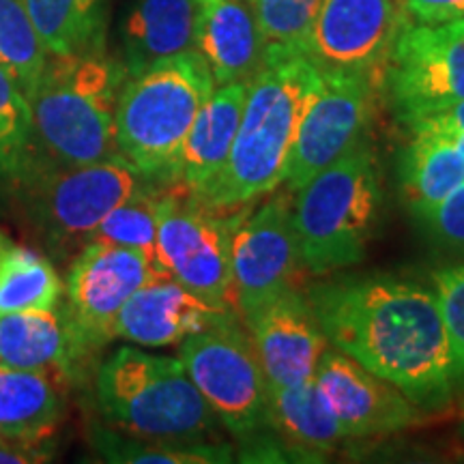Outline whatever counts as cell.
I'll return each instance as SVG.
<instances>
[{
  "label": "cell",
  "instance_id": "44dd1931",
  "mask_svg": "<svg viewBox=\"0 0 464 464\" xmlns=\"http://www.w3.org/2000/svg\"><path fill=\"white\" fill-rule=\"evenodd\" d=\"M198 0H136L123 24V67L127 75L196 50Z\"/></svg>",
  "mask_w": 464,
  "mask_h": 464
},
{
  "label": "cell",
  "instance_id": "f1b7e54d",
  "mask_svg": "<svg viewBox=\"0 0 464 464\" xmlns=\"http://www.w3.org/2000/svg\"><path fill=\"white\" fill-rule=\"evenodd\" d=\"M48 50L28 14L26 0H0V67L28 97L48 63Z\"/></svg>",
  "mask_w": 464,
  "mask_h": 464
},
{
  "label": "cell",
  "instance_id": "d4e9b609",
  "mask_svg": "<svg viewBox=\"0 0 464 464\" xmlns=\"http://www.w3.org/2000/svg\"><path fill=\"white\" fill-rule=\"evenodd\" d=\"M63 290L48 258L0 232V314L52 310L61 304Z\"/></svg>",
  "mask_w": 464,
  "mask_h": 464
},
{
  "label": "cell",
  "instance_id": "603a6c76",
  "mask_svg": "<svg viewBox=\"0 0 464 464\" xmlns=\"http://www.w3.org/2000/svg\"><path fill=\"white\" fill-rule=\"evenodd\" d=\"M400 161V183L411 213L426 211L464 183V158L448 136L413 131Z\"/></svg>",
  "mask_w": 464,
  "mask_h": 464
},
{
  "label": "cell",
  "instance_id": "f546056e",
  "mask_svg": "<svg viewBox=\"0 0 464 464\" xmlns=\"http://www.w3.org/2000/svg\"><path fill=\"white\" fill-rule=\"evenodd\" d=\"M160 196V191H153L147 183H142V188L131 198L108 213V218L91 235V241L140 249L158 263L155 246H158Z\"/></svg>",
  "mask_w": 464,
  "mask_h": 464
},
{
  "label": "cell",
  "instance_id": "9a60e30c",
  "mask_svg": "<svg viewBox=\"0 0 464 464\" xmlns=\"http://www.w3.org/2000/svg\"><path fill=\"white\" fill-rule=\"evenodd\" d=\"M314 382L346 439L385 437L406 430L421 415L396 385L335 348L323 353Z\"/></svg>",
  "mask_w": 464,
  "mask_h": 464
},
{
  "label": "cell",
  "instance_id": "ba28073f",
  "mask_svg": "<svg viewBox=\"0 0 464 464\" xmlns=\"http://www.w3.org/2000/svg\"><path fill=\"white\" fill-rule=\"evenodd\" d=\"M28 213L52 246L91 241L110 211L142 188V177L123 158L84 166H33L20 179Z\"/></svg>",
  "mask_w": 464,
  "mask_h": 464
},
{
  "label": "cell",
  "instance_id": "f35d334b",
  "mask_svg": "<svg viewBox=\"0 0 464 464\" xmlns=\"http://www.w3.org/2000/svg\"><path fill=\"white\" fill-rule=\"evenodd\" d=\"M243 3H254V0H243Z\"/></svg>",
  "mask_w": 464,
  "mask_h": 464
},
{
  "label": "cell",
  "instance_id": "4316f807",
  "mask_svg": "<svg viewBox=\"0 0 464 464\" xmlns=\"http://www.w3.org/2000/svg\"><path fill=\"white\" fill-rule=\"evenodd\" d=\"M92 448L108 462L130 464H219L232 460L230 445L211 443H161L130 437L112 428L92 432Z\"/></svg>",
  "mask_w": 464,
  "mask_h": 464
},
{
  "label": "cell",
  "instance_id": "e575fe53",
  "mask_svg": "<svg viewBox=\"0 0 464 464\" xmlns=\"http://www.w3.org/2000/svg\"><path fill=\"white\" fill-rule=\"evenodd\" d=\"M417 24H450L464 20V0H404Z\"/></svg>",
  "mask_w": 464,
  "mask_h": 464
},
{
  "label": "cell",
  "instance_id": "ac0fdd59",
  "mask_svg": "<svg viewBox=\"0 0 464 464\" xmlns=\"http://www.w3.org/2000/svg\"><path fill=\"white\" fill-rule=\"evenodd\" d=\"M92 351L61 304L52 310L0 314V363L9 368L73 379Z\"/></svg>",
  "mask_w": 464,
  "mask_h": 464
},
{
  "label": "cell",
  "instance_id": "3957f363",
  "mask_svg": "<svg viewBox=\"0 0 464 464\" xmlns=\"http://www.w3.org/2000/svg\"><path fill=\"white\" fill-rule=\"evenodd\" d=\"M127 78L123 63L103 48L50 54L28 102L34 142L58 166L121 158L114 114Z\"/></svg>",
  "mask_w": 464,
  "mask_h": 464
},
{
  "label": "cell",
  "instance_id": "2e32d148",
  "mask_svg": "<svg viewBox=\"0 0 464 464\" xmlns=\"http://www.w3.org/2000/svg\"><path fill=\"white\" fill-rule=\"evenodd\" d=\"M269 387H297L312 381L329 348L307 295L290 288L246 318Z\"/></svg>",
  "mask_w": 464,
  "mask_h": 464
},
{
  "label": "cell",
  "instance_id": "1f68e13d",
  "mask_svg": "<svg viewBox=\"0 0 464 464\" xmlns=\"http://www.w3.org/2000/svg\"><path fill=\"white\" fill-rule=\"evenodd\" d=\"M432 282L454 355L458 387L464 390V263L434 271Z\"/></svg>",
  "mask_w": 464,
  "mask_h": 464
},
{
  "label": "cell",
  "instance_id": "4dcf8cb0",
  "mask_svg": "<svg viewBox=\"0 0 464 464\" xmlns=\"http://www.w3.org/2000/svg\"><path fill=\"white\" fill-rule=\"evenodd\" d=\"M321 5L323 0H254L252 7L266 48L305 54Z\"/></svg>",
  "mask_w": 464,
  "mask_h": 464
},
{
  "label": "cell",
  "instance_id": "8fae6325",
  "mask_svg": "<svg viewBox=\"0 0 464 464\" xmlns=\"http://www.w3.org/2000/svg\"><path fill=\"white\" fill-rule=\"evenodd\" d=\"M321 72L323 89L299 127L284 172V185L290 191L304 188L346 150L362 144L374 114L379 73L351 69Z\"/></svg>",
  "mask_w": 464,
  "mask_h": 464
},
{
  "label": "cell",
  "instance_id": "52a82bcc",
  "mask_svg": "<svg viewBox=\"0 0 464 464\" xmlns=\"http://www.w3.org/2000/svg\"><path fill=\"white\" fill-rule=\"evenodd\" d=\"M179 359L196 390L230 434L246 440L269 428V385L235 312L179 344Z\"/></svg>",
  "mask_w": 464,
  "mask_h": 464
},
{
  "label": "cell",
  "instance_id": "e0dca14e",
  "mask_svg": "<svg viewBox=\"0 0 464 464\" xmlns=\"http://www.w3.org/2000/svg\"><path fill=\"white\" fill-rule=\"evenodd\" d=\"M228 312L232 307L219 310L196 297L170 276L158 274L138 288L119 312L114 338L149 348L174 346L222 321Z\"/></svg>",
  "mask_w": 464,
  "mask_h": 464
},
{
  "label": "cell",
  "instance_id": "5bb4252c",
  "mask_svg": "<svg viewBox=\"0 0 464 464\" xmlns=\"http://www.w3.org/2000/svg\"><path fill=\"white\" fill-rule=\"evenodd\" d=\"M409 17L404 0H323L305 56L321 69L381 75Z\"/></svg>",
  "mask_w": 464,
  "mask_h": 464
},
{
  "label": "cell",
  "instance_id": "484cf974",
  "mask_svg": "<svg viewBox=\"0 0 464 464\" xmlns=\"http://www.w3.org/2000/svg\"><path fill=\"white\" fill-rule=\"evenodd\" d=\"M48 54L103 48L106 0H26Z\"/></svg>",
  "mask_w": 464,
  "mask_h": 464
},
{
  "label": "cell",
  "instance_id": "836d02e7",
  "mask_svg": "<svg viewBox=\"0 0 464 464\" xmlns=\"http://www.w3.org/2000/svg\"><path fill=\"white\" fill-rule=\"evenodd\" d=\"M409 131H434L440 136L464 131V100L450 103V106L430 110V112L417 114L413 119L404 121Z\"/></svg>",
  "mask_w": 464,
  "mask_h": 464
},
{
  "label": "cell",
  "instance_id": "ffe728a7",
  "mask_svg": "<svg viewBox=\"0 0 464 464\" xmlns=\"http://www.w3.org/2000/svg\"><path fill=\"white\" fill-rule=\"evenodd\" d=\"M246 91L247 82L216 86L185 138L174 179L194 198L200 200L207 194L230 158Z\"/></svg>",
  "mask_w": 464,
  "mask_h": 464
},
{
  "label": "cell",
  "instance_id": "d6986e66",
  "mask_svg": "<svg viewBox=\"0 0 464 464\" xmlns=\"http://www.w3.org/2000/svg\"><path fill=\"white\" fill-rule=\"evenodd\" d=\"M196 50L208 63L216 86L249 82L263 69L266 56L252 3L198 0Z\"/></svg>",
  "mask_w": 464,
  "mask_h": 464
},
{
  "label": "cell",
  "instance_id": "8d00e7d4",
  "mask_svg": "<svg viewBox=\"0 0 464 464\" xmlns=\"http://www.w3.org/2000/svg\"><path fill=\"white\" fill-rule=\"evenodd\" d=\"M450 140L456 144V149L460 150V155L464 158V131H456V133H450Z\"/></svg>",
  "mask_w": 464,
  "mask_h": 464
},
{
  "label": "cell",
  "instance_id": "4fadbf2b",
  "mask_svg": "<svg viewBox=\"0 0 464 464\" xmlns=\"http://www.w3.org/2000/svg\"><path fill=\"white\" fill-rule=\"evenodd\" d=\"M158 274L164 271L140 249L86 243L69 269L65 307L95 351L114 338L116 316L131 295Z\"/></svg>",
  "mask_w": 464,
  "mask_h": 464
},
{
  "label": "cell",
  "instance_id": "83f0119b",
  "mask_svg": "<svg viewBox=\"0 0 464 464\" xmlns=\"http://www.w3.org/2000/svg\"><path fill=\"white\" fill-rule=\"evenodd\" d=\"M31 102L0 67V188L17 185L34 161Z\"/></svg>",
  "mask_w": 464,
  "mask_h": 464
},
{
  "label": "cell",
  "instance_id": "9c48e42d",
  "mask_svg": "<svg viewBox=\"0 0 464 464\" xmlns=\"http://www.w3.org/2000/svg\"><path fill=\"white\" fill-rule=\"evenodd\" d=\"M241 218H219L185 191L160 196L158 256L160 269L207 304L230 310V241Z\"/></svg>",
  "mask_w": 464,
  "mask_h": 464
},
{
  "label": "cell",
  "instance_id": "7a4b0ae2",
  "mask_svg": "<svg viewBox=\"0 0 464 464\" xmlns=\"http://www.w3.org/2000/svg\"><path fill=\"white\" fill-rule=\"evenodd\" d=\"M321 89L323 72L312 58L295 50L266 48L263 69L247 82L230 158L200 198L202 205L228 211L284 183L299 127Z\"/></svg>",
  "mask_w": 464,
  "mask_h": 464
},
{
  "label": "cell",
  "instance_id": "6da1fadb",
  "mask_svg": "<svg viewBox=\"0 0 464 464\" xmlns=\"http://www.w3.org/2000/svg\"><path fill=\"white\" fill-rule=\"evenodd\" d=\"M327 342L396 385L421 413L454 402L458 381L434 288L396 276H355L307 290Z\"/></svg>",
  "mask_w": 464,
  "mask_h": 464
},
{
  "label": "cell",
  "instance_id": "7402d4cb",
  "mask_svg": "<svg viewBox=\"0 0 464 464\" xmlns=\"http://www.w3.org/2000/svg\"><path fill=\"white\" fill-rule=\"evenodd\" d=\"M65 404L50 376L0 363V437L37 445L56 432Z\"/></svg>",
  "mask_w": 464,
  "mask_h": 464
},
{
  "label": "cell",
  "instance_id": "5b68a950",
  "mask_svg": "<svg viewBox=\"0 0 464 464\" xmlns=\"http://www.w3.org/2000/svg\"><path fill=\"white\" fill-rule=\"evenodd\" d=\"M95 396L114 430L161 443H211L218 415L196 390L181 359L123 346L100 365Z\"/></svg>",
  "mask_w": 464,
  "mask_h": 464
},
{
  "label": "cell",
  "instance_id": "cb8c5ba5",
  "mask_svg": "<svg viewBox=\"0 0 464 464\" xmlns=\"http://www.w3.org/2000/svg\"><path fill=\"white\" fill-rule=\"evenodd\" d=\"M269 428L307 451H332L346 439L314 379L297 387H269Z\"/></svg>",
  "mask_w": 464,
  "mask_h": 464
},
{
  "label": "cell",
  "instance_id": "30bf717a",
  "mask_svg": "<svg viewBox=\"0 0 464 464\" xmlns=\"http://www.w3.org/2000/svg\"><path fill=\"white\" fill-rule=\"evenodd\" d=\"M382 86L402 123L464 100V26H406L381 69Z\"/></svg>",
  "mask_w": 464,
  "mask_h": 464
},
{
  "label": "cell",
  "instance_id": "d6a6232c",
  "mask_svg": "<svg viewBox=\"0 0 464 464\" xmlns=\"http://www.w3.org/2000/svg\"><path fill=\"white\" fill-rule=\"evenodd\" d=\"M415 218L439 247L464 254V183Z\"/></svg>",
  "mask_w": 464,
  "mask_h": 464
},
{
  "label": "cell",
  "instance_id": "ab89813d",
  "mask_svg": "<svg viewBox=\"0 0 464 464\" xmlns=\"http://www.w3.org/2000/svg\"><path fill=\"white\" fill-rule=\"evenodd\" d=\"M460 24H462V26H464V20H460Z\"/></svg>",
  "mask_w": 464,
  "mask_h": 464
},
{
  "label": "cell",
  "instance_id": "8992f818",
  "mask_svg": "<svg viewBox=\"0 0 464 464\" xmlns=\"http://www.w3.org/2000/svg\"><path fill=\"white\" fill-rule=\"evenodd\" d=\"M295 194L293 219L305 269L324 276L357 265L365 256L381 205L372 149L357 144Z\"/></svg>",
  "mask_w": 464,
  "mask_h": 464
},
{
  "label": "cell",
  "instance_id": "74e56055",
  "mask_svg": "<svg viewBox=\"0 0 464 464\" xmlns=\"http://www.w3.org/2000/svg\"><path fill=\"white\" fill-rule=\"evenodd\" d=\"M460 434H462V440H464V421H462V428H460Z\"/></svg>",
  "mask_w": 464,
  "mask_h": 464
},
{
  "label": "cell",
  "instance_id": "d590c367",
  "mask_svg": "<svg viewBox=\"0 0 464 464\" xmlns=\"http://www.w3.org/2000/svg\"><path fill=\"white\" fill-rule=\"evenodd\" d=\"M42 451L34 450V445L15 443L0 437V464H26V462H42Z\"/></svg>",
  "mask_w": 464,
  "mask_h": 464
},
{
  "label": "cell",
  "instance_id": "7c38bea8",
  "mask_svg": "<svg viewBox=\"0 0 464 464\" xmlns=\"http://www.w3.org/2000/svg\"><path fill=\"white\" fill-rule=\"evenodd\" d=\"M301 263L293 205L288 198L266 200L247 219H239L230 241L232 305L243 321L295 288Z\"/></svg>",
  "mask_w": 464,
  "mask_h": 464
},
{
  "label": "cell",
  "instance_id": "277c9868",
  "mask_svg": "<svg viewBox=\"0 0 464 464\" xmlns=\"http://www.w3.org/2000/svg\"><path fill=\"white\" fill-rule=\"evenodd\" d=\"M216 91L198 50L168 56L127 75L116 102V149L142 179H174L183 142Z\"/></svg>",
  "mask_w": 464,
  "mask_h": 464
}]
</instances>
